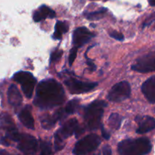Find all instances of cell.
<instances>
[{
    "mask_svg": "<svg viewBox=\"0 0 155 155\" xmlns=\"http://www.w3.org/2000/svg\"><path fill=\"white\" fill-rule=\"evenodd\" d=\"M77 50H78V48L76 46H74L72 49L70 51V54H69V64L72 65L74 61H75L76 58H77Z\"/></svg>",
    "mask_w": 155,
    "mask_h": 155,
    "instance_id": "25",
    "label": "cell"
},
{
    "mask_svg": "<svg viewBox=\"0 0 155 155\" xmlns=\"http://www.w3.org/2000/svg\"><path fill=\"white\" fill-rule=\"evenodd\" d=\"M105 12H106L105 8L101 9V10L97 11V12H92V13H89V15H87V18L89 20H98L104 16Z\"/></svg>",
    "mask_w": 155,
    "mask_h": 155,
    "instance_id": "22",
    "label": "cell"
},
{
    "mask_svg": "<svg viewBox=\"0 0 155 155\" xmlns=\"http://www.w3.org/2000/svg\"><path fill=\"white\" fill-rule=\"evenodd\" d=\"M79 106H80V100L73 99L71 101H68L64 110L67 115L73 114H74L77 111V109L79 108Z\"/></svg>",
    "mask_w": 155,
    "mask_h": 155,
    "instance_id": "20",
    "label": "cell"
},
{
    "mask_svg": "<svg viewBox=\"0 0 155 155\" xmlns=\"http://www.w3.org/2000/svg\"><path fill=\"white\" fill-rule=\"evenodd\" d=\"M13 80L21 84L23 92L27 98H30L33 96V91L36 84V79L31 73L27 71H19L14 75Z\"/></svg>",
    "mask_w": 155,
    "mask_h": 155,
    "instance_id": "5",
    "label": "cell"
},
{
    "mask_svg": "<svg viewBox=\"0 0 155 155\" xmlns=\"http://www.w3.org/2000/svg\"><path fill=\"white\" fill-rule=\"evenodd\" d=\"M64 100L61 84L53 79H46L38 84L33 104L41 109H50L62 104Z\"/></svg>",
    "mask_w": 155,
    "mask_h": 155,
    "instance_id": "1",
    "label": "cell"
},
{
    "mask_svg": "<svg viewBox=\"0 0 155 155\" xmlns=\"http://www.w3.org/2000/svg\"><path fill=\"white\" fill-rule=\"evenodd\" d=\"M69 29V24L65 21H57L54 27V33L53 38L55 39H60L63 33H67Z\"/></svg>",
    "mask_w": 155,
    "mask_h": 155,
    "instance_id": "17",
    "label": "cell"
},
{
    "mask_svg": "<svg viewBox=\"0 0 155 155\" xmlns=\"http://www.w3.org/2000/svg\"><path fill=\"white\" fill-rule=\"evenodd\" d=\"M101 135H102V136L104 138V139H106V140H108V139H110V135L109 134V133H107L105 130H104V127H101Z\"/></svg>",
    "mask_w": 155,
    "mask_h": 155,
    "instance_id": "30",
    "label": "cell"
},
{
    "mask_svg": "<svg viewBox=\"0 0 155 155\" xmlns=\"http://www.w3.org/2000/svg\"><path fill=\"white\" fill-rule=\"evenodd\" d=\"M16 142H18L17 148L25 154L32 155L34 154L37 151L38 142L33 136L30 135L18 134Z\"/></svg>",
    "mask_w": 155,
    "mask_h": 155,
    "instance_id": "7",
    "label": "cell"
},
{
    "mask_svg": "<svg viewBox=\"0 0 155 155\" xmlns=\"http://www.w3.org/2000/svg\"><path fill=\"white\" fill-rule=\"evenodd\" d=\"M103 151V155H112V150L110 148V146L108 145H105L104 146L102 149Z\"/></svg>",
    "mask_w": 155,
    "mask_h": 155,
    "instance_id": "27",
    "label": "cell"
},
{
    "mask_svg": "<svg viewBox=\"0 0 155 155\" xmlns=\"http://www.w3.org/2000/svg\"><path fill=\"white\" fill-rule=\"evenodd\" d=\"M104 1H106V0H104Z\"/></svg>",
    "mask_w": 155,
    "mask_h": 155,
    "instance_id": "34",
    "label": "cell"
},
{
    "mask_svg": "<svg viewBox=\"0 0 155 155\" xmlns=\"http://www.w3.org/2000/svg\"><path fill=\"white\" fill-rule=\"evenodd\" d=\"M78 121L75 118L69 120L61 127L60 130L56 132V134L61 139H66L72 136L75 133L76 130L78 127Z\"/></svg>",
    "mask_w": 155,
    "mask_h": 155,
    "instance_id": "12",
    "label": "cell"
},
{
    "mask_svg": "<svg viewBox=\"0 0 155 155\" xmlns=\"http://www.w3.org/2000/svg\"><path fill=\"white\" fill-rule=\"evenodd\" d=\"M41 154L40 155H51V147L49 142H41Z\"/></svg>",
    "mask_w": 155,
    "mask_h": 155,
    "instance_id": "21",
    "label": "cell"
},
{
    "mask_svg": "<svg viewBox=\"0 0 155 155\" xmlns=\"http://www.w3.org/2000/svg\"><path fill=\"white\" fill-rule=\"evenodd\" d=\"M92 155H100V152H98V153H96V154H94Z\"/></svg>",
    "mask_w": 155,
    "mask_h": 155,
    "instance_id": "33",
    "label": "cell"
},
{
    "mask_svg": "<svg viewBox=\"0 0 155 155\" xmlns=\"http://www.w3.org/2000/svg\"><path fill=\"white\" fill-rule=\"evenodd\" d=\"M84 128L82 127H79L77 128V130H76L75 131V134H76V138H79L80 136H81L82 134L83 133V132H84Z\"/></svg>",
    "mask_w": 155,
    "mask_h": 155,
    "instance_id": "29",
    "label": "cell"
},
{
    "mask_svg": "<svg viewBox=\"0 0 155 155\" xmlns=\"http://www.w3.org/2000/svg\"><path fill=\"white\" fill-rule=\"evenodd\" d=\"M131 94V87L128 82L122 81L113 86L107 95L109 101L121 102L127 99Z\"/></svg>",
    "mask_w": 155,
    "mask_h": 155,
    "instance_id": "6",
    "label": "cell"
},
{
    "mask_svg": "<svg viewBox=\"0 0 155 155\" xmlns=\"http://www.w3.org/2000/svg\"><path fill=\"white\" fill-rule=\"evenodd\" d=\"M95 36L94 33L89 31L86 27H78L74 30L73 33V43L77 48L83 46L87 43L92 38Z\"/></svg>",
    "mask_w": 155,
    "mask_h": 155,
    "instance_id": "10",
    "label": "cell"
},
{
    "mask_svg": "<svg viewBox=\"0 0 155 155\" xmlns=\"http://www.w3.org/2000/svg\"><path fill=\"white\" fill-rule=\"evenodd\" d=\"M151 143L148 138L128 139L118 144L120 155H145L151 151Z\"/></svg>",
    "mask_w": 155,
    "mask_h": 155,
    "instance_id": "2",
    "label": "cell"
},
{
    "mask_svg": "<svg viewBox=\"0 0 155 155\" xmlns=\"http://www.w3.org/2000/svg\"><path fill=\"white\" fill-rule=\"evenodd\" d=\"M122 117L119 114H111L108 119V124L110 129L113 130H117L120 128L122 123Z\"/></svg>",
    "mask_w": 155,
    "mask_h": 155,
    "instance_id": "19",
    "label": "cell"
},
{
    "mask_svg": "<svg viewBox=\"0 0 155 155\" xmlns=\"http://www.w3.org/2000/svg\"><path fill=\"white\" fill-rule=\"evenodd\" d=\"M56 122H57V120H56L54 115L51 116V115L46 114L42 115L40 117L41 125H42V128L45 129V130H50V129L52 128Z\"/></svg>",
    "mask_w": 155,
    "mask_h": 155,
    "instance_id": "18",
    "label": "cell"
},
{
    "mask_svg": "<svg viewBox=\"0 0 155 155\" xmlns=\"http://www.w3.org/2000/svg\"><path fill=\"white\" fill-rule=\"evenodd\" d=\"M86 59H87V60H86V62H87L88 65H89V68H90V71H95V70H96V66H95V64H94V62L92 61V60H90L89 58H88L87 57H86Z\"/></svg>",
    "mask_w": 155,
    "mask_h": 155,
    "instance_id": "28",
    "label": "cell"
},
{
    "mask_svg": "<svg viewBox=\"0 0 155 155\" xmlns=\"http://www.w3.org/2000/svg\"><path fill=\"white\" fill-rule=\"evenodd\" d=\"M142 93L151 104L155 103V76L147 80L142 84Z\"/></svg>",
    "mask_w": 155,
    "mask_h": 155,
    "instance_id": "13",
    "label": "cell"
},
{
    "mask_svg": "<svg viewBox=\"0 0 155 155\" xmlns=\"http://www.w3.org/2000/svg\"><path fill=\"white\" fill-rule=\"evenodd\" d=\"M64 84L68 87L71 94H82L90 92L97 86V83H89L69 77L64 81Z\"/></svg>",
    "mask_w": 155,
    "mask_h": 155,
    "instance_id": "8",
    "label": "cell"
},
{
    "mask_svg": "<svg viewBox=\"0 0 155 155\" xmlns=\"http://www.w3.org/2000/svg\"><path fill=\"white\" fill-rule=\"evenodd\" d=\"M18 118H19L20 121L27 128L30 129V130H34V119L32 116L30 108L26 107L25 108L23 109L18 114Z\"/></svg>",
    "mask_w": 155,
    "mask_h": 155,
    "instance_id": "16",
    "label": "cell"
},
{
    "mask_svg": "<svg viewBox=\"0 0 155 155\" xmlns=\"http://www.w3.org/2000/svg\"><path fill=\"white\" fill-rule=\"evenodd\" d=\"M8 100L9 104L15 107H18L22 103V96L15 85L12 84L9 87L8 90Z\"/></svg>",
    "mask_w": 155,
    "mask_h": 155,
    "instance_id": "15",
    "label": "cell"
},
{
    "mask_svg": "<svg viewBox=\"0 0 155 155\" xmlns=\"http://www.w3.org/2000/svg\"><path fill=\"white\" fill-rule=\"evenodd\" d=\"M56 14L54 10L50 8L48 6L43 5L33 13V18L35 22H39L45 18H54Z\"/></svg>",
    "mask_w": 155,
    "mask_h": 155,
    "instance_id": "14",
    "label": "cell"
},
{
    "mask_svg": "<svg viewBox=\"0 0 155 155\" xmlns=\"http://www.w3.org/2000/svg\"><path fill=\"white\" fill-rule=\"evenodd\" d=\"M0 155H11L5 150H0Z\"/></svg>",
    "mask_w": 155,
    "mask_h": 155,
    "instance_id": "31",
    "label": "cell"
},
{
    "mask_svg": "<svg viewBox=\"0 0 155 155\" xmlns=\"http://www.w3.org/2000/svg\"><path fill=\"white\" fill-rule=\"evenodd\" d=\"M62 54H63V51L60 49L54 50L53 52H51V57H50V61L51 62H55L58 61L59 59L61 58Z\"/></svg>",
    "mask_w": 155,
    "mask_h": 155,
    "instance_id": "24",
    "label": "cell"
},
{
    "mask_svg": "<svg viewBox=\"0 0 155 155\" xmlns=\"http://www.w3.org/2000/svg\"><path fill=\"white\" fill-rule=\"evenodd\" d=\"M136 120L139 124V128L136 130V133L139 134L148 133L155 128V120L152 117L138 116Z\"/></svg>",
    "mask_w": 155,
    "mask_h": 155,
    "instance_id": "11",
    "label": "cell"
},
{
    "mask_svg": "<svg viewBox=\"0 0 155 155\" xmlns=\"http://www.w3.org/2000/svg\"><path fill=\"white\" fill-rule=\"evenodd\" d=\"M64 147L63 139H61L57 134H54V149L55 151H60Z\"/></svg>",
    "mask_w": 155,
    "mask_h": 155,
    "instance_id": "23",
    "label": "cell"
},
{
    "mask_svg": "<svg viewBox=\"0 0 155 155\" xmlns=\"http://www.w3.org/2000/svg\"><path fill=\"white\" fill-rule=\"evenodd\" d=\"M149 3L151 6H154V0H149Z\"/></svg>",
    "mask_w": 155,
    "mask_h": 155,
    "instance_id": "32",
    "label": "cell"
},
{
    "mask_svg": "<svg viewBox=\"0 0 155 155\" xmlns=\"http://www.w3.org/2000/svg\"><path fill=\"white\" fill-rule=\"evenodd\" d=\"M107 106V104L104 101L96 100L85 107L83 118L88 130H95L99 128L104 108Z\"/></svg>",
    "mask_w": 155,
    "mask_h": 155,
    "instance_id": "3",
    "label": "cell"
},
{
    "mask_svg": "<svg viewBox=\"0 0 155 155\" xmlns=\"http://www.w3.org/2000/svg\"><path fill=\"white\" fill-rule=\"evenodd\" d=\"M109 35H110V37L114 38L116 40L118 41H124V36L123 35V33H120V32L116 31V30H113V31L110 32L109 33Z\"/></svg>",
    "mask_w": 155,
    "mask_h": 155,
    "instance_id": "26",
    "label": "cell"
},
{
    "mask_svg": "<svg viewBox=\"0 0 155 155\" xmlns=\"http://www.w3.org/2000/svg\"><path fill=\"white\" fill-rule=\"evenodd\" d=\"M132 70L139 73L153 72L155 70V54L149 53L137 59L136 63L132 66Z\"/></svg>",
    "mask_w": 155,
    "mask_h": 155,
    "instance_id": "9",
    "label": "cell"
},
{
    "mask_svg": "<svg viewBox=\"0 0 155 155\" xmlns=\"http://www.w3.org/2000/svg\"><path fill=\"white\" fill-rule=\"evenodd\" d=\"M101 144L100 137L96 134H89L76 143L73 153L75 155H85L94 151Z\"/></svg>",
    "mask_w": 155,
    "mask_h": 155,
    "instance_id": "4",
    "label": "cell"
}]
</instances>
